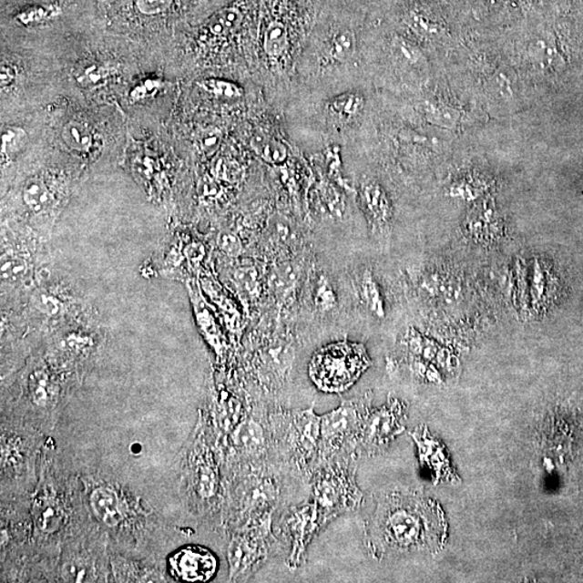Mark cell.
<instances>
[{
  "mask_svg": "<svg viewBox=\"0 0 583 583\" xmlns=\"http://www.w3.org/2000/svg\"><path fill=\"white\" fill-rule=\"evenodd\" d=\"M319 2L322 5V7H324V5H330V7L367 10L374 0H319Z\"/></svg>",
  "mask_w": 583,
  "mask_h": 583,
  "instance_id": "8d00e7d4",
  "label": "cell"
},
{
  "mask_svg": "<svg viewBox=\"0 0 583 583\" xmlns=\"http://www.w3.org/2000/svg\"><path fill=\"white\" fill-rule=\"evenodd\" d=\"M27 141V132L19 126H5L2 129V159L9 161L20 153Z\"/></svg>",
  "mask_w": 583,
  "mask_h": 583,
  "instance_id": "83f0119b",
  "label": "cell"
},
{
  "mask_svg": "<svg viewBox=\"0 0 583 583\" xmlns=\"http://www.w3.org/2000/svg\"><path fill=\"white\" fill-rule=\"evenodd\" d=\"M236 281L246 293L254 296L259 291L258 271L254 268H240L235 273Z\"/></svg>",
  "mask_w": 583,
  "mask_h": 583,
  "instance_id": "d6a6232c",
  "label": "cell"
},
{
  "mask_svg": "<svg viewBox=\"0 0 583 583\" xmlns=\"http://www.w3.org/2000/svg\"><path fill=\"white\" fill-rule=\"evenodd\" d=\"M312 296L314 306L320 312H328L333 311L337 305V296L333 285L323 273H320L314 279Z\"/></svg>",
  "mask_w": 583,
  "mask_h": 583,
  "instance_id": "4316f807",
  "label": "cell"
},
{
  "mask_svg": "<svg viewBox=\"0 0 583 583\" xmlns=\"http://www.w3.org/2000/svg\"><path fill=\"white\" fill-rule=\"evenodd\" d=\"M445 2H446L447 4H450L453 5V7L458 9V10H463L465 7H471L472 5H474L476 0H445Z\"/></svg>",
  "mask_w": 583,
  "mask_h": 583,
  "instance_id": "60d3db41",
  "label": "cell"
},
{
  "mask_svg": "<svg viewBox=\"0 0 583 583\" xmlns=\"http://www.w3.org/2000/svg\"><path fill=\"white\" fill-rule=\"evenodd\" d=\"M371 364L363 345L341 341L314 353L309 364V375L322 392L342 394L353 386Z\"/></svg>",
  "mask_w": 583,
  "mask_h": 583,
  "instance_id": "ba28073f",
  "label": "cell"
},
{
  "mask_svg": "<svg viewBox=\"0 0 583 583\" xmlns=\"http://www.w3.org/2000/svg\"><path fill=\"white\" fill-rule=\"evenodd\" d=\"M35 520L42 532L51 534L56 532L64 520V511L60 504L54 498H42L34 508Z\"/></svg>",
  "mask_w": 583,
  "mask_h": 583,
  "instance_id": "603a6c76",
  "label": "cell"
},
{
  "mask_svg": "<svg viewBox=\"0 0 583 583\" xmlns=\"http://www.w3.org/2000/svg\"><path fill=\"white\" fill-rule=\"evenodd\" d=\"M63 576L69 582H83L90 577V568L83 561L69 562L64 567Z\"/></svg>",
  "mask_w": 583,
  "mask_h": 583,
  "instance_id": "e575fe53",
  "label": "cell"
},
{
  "mask_svg": "<svg viewBox=\"0 0 583 583\" xmlns=\"http://www.w3.org/2000/svg\"><path fill=\"white\" fill-rule=\"evenodd\" d=\"M321 8L319 0H259L256 80L280 113L294 95L296 63Z\"/></svg>",
  "mask_w": 583,
  "mask_h": 583,
  "instance_id": "7a4b0ae2",
  "label": "cell"
},
{
  "mask_svg": "<svg viewBox=\"0 0 583 583\" xmlns=\"http://www.w3.org/2000/svg\"><path fill=\"white\" fill-rule=\"evenodd\" d=\"M542 282H545V280L544 277H542L541 268L537 262V264H536L534 268L533 287L535 295L540 296L542 294V292H544V285H542Z\"/></svg>",
  "mask_w": 583,
  "mask_h": 583,
  "instance_id": "ab89813d",
  "label": "cell"
},
{
  "mask_svg": "<svg viewBox=\"0 0 583 583\" xmlns=\"http://www.w3.org/2000/svg\"><path fill=\"white\" fill-rule=\"evenodd\" d=\"M259 0H231L209 15L196 27L201 55L244 46L258 56Z\"/></svg>",
  "mask_w": 583,
  "mask_h": 583,
  "instance_id": "8992f818",
  "label": "cell"
},
{
  "mask_svg": "<svg viewBox=\"0 0 583 583\" xmlns=\"http://www.w3.org/2000/svg\"><path fill=\"white\" fill-rule=\"evenodd\" d=\"M195 483L197 493L202 499H211L217 494L218 474L208 453L201 455L198 460Z\"/></svg>",
  "mask_w": 583,
  "mask_h": 583,
  "instance_id": "484cf974",
  "label": "cell"
},
{
  "mask_svg": "<svg viewBox=\"0 0 583 583\" xmlns=\"http://www.w3.org/2000/svg\"><path fill=\"white\" fill-rule=\"evenodd\" d=\"M358 197L361 209L372 226L384 229L393 217L392 200L384 186L370 175L363 174L358 180Z\"/></svg>",
  "mask_w": 583,
  "mask_h": 583,
  "instance_id": "9a60e30c",
  "label": "cell"
},
{
  "mask_svg": "<svg viewBox=\"0 0 583 583\" xmlns=\"http://www.w3.org/2000/svg\"><path fill=\"white\" fill-rule=\"evenodd\" d=\"M294 281L295 272L291 266L280 267L275 273H272L271 284L277 293H285V292H288Z\"/></svg>",
  "mask_w": 583,
  "mask_h": 583,
  "instance_id": "836d02e7",
  "label": "cell"
},
{
  "mask_svg": "<svg viewBox=\"0 0 583 583\" xmlns=\"http://www.w3.org/2000/svg\"><path fill=\"white\" fill-rule=\"evenodd\" d=\"M220 248L225 253L236 256L240 253L241 244L239 239L232 235H226L220 239Z\"/></svg>",
  "mask_w": 583,
  "mask_h": 583,
  "instance_id": "f35d334b",
  "label": "cell"
},
{
  "mask_svg": "<svg viewBox=\"0 0 583 583\" xmlns=\"http://www.w3.org/2000/svg\"><path fill=\"white\" fill-rule=\"evenodd\" d=\"M415 107L422 118L431 126L440 127L443 129H453L458 125L459 112L450 105L425 98V100L418 102Z\"/></svg>",
  "mask_w": 583,
  "mask_h": 583,
  "instance_id": "d6986e66",
  "label": "cell"
},
{
  "mask_svg": "<svg viewBox=\"0 0 583 583\" xmlns=\"http://www.w3.org/2000/svg\"><path fill=\"white\" fill-rule=\"evenodd\" d=\"M35 307L46 316H56L61 311V302L49 294L38 293L33 297Z\"/></svg>",
  "mask_w": 583,
  "mask_h": 583,
  "instance_id": "d590c367",
  "label": "cell"
},
{
  "mask_svg": "<svg viewBox=\"0 0 583 583\" xmlns=\"http://www.w3.org/2000/svg\"><path fill=\"white\" fill-rule=\"evenodd\" d=\"M323 527L319 510L313 501L292 506L285 512L278 529L290 545L287 558L290 569L299 568L305 563L309 544Z\"/></svg>",
  "mask_w": 583,
  "mask_h": 583,
  "instance_id": "7c38bea8",
  "label": "cell"
},
{
  "mask_svg": "<svg viewBox=\"0 0 583 583\" xmlns=\"http://www.w3.org/2000/svg\"><path fill=\"white\" fill-rule=\"evenodd\" d=\"M355 459L335 456L322 460L309 479L323 527L363 504V494L355 482Z\"/></svg>",
  "mask_w": 583,
  "mask_h": 583,
  "instance_id": "52a82bcc",
  "label": "cell"
},
{
  "mask_svg": "<svg viewBox=\"0 0 583 583\" xmlns=\"http://www.w3.org/2000/svg\"><path fill=\"white\" fill-rule=\"evenodd\" d=\"M445 538L446 522L440 506L416 493L383 496L364 524V545L376 559L436 553Z\"/></svg>",
  "mask_w": 583,
  "mask_h": 583,
  "instance_id": "277c9868",
  "label": "cell"
},
{
  "mask_svg": "<svg viewBox=\"0 0 583 583\" xmlns=\"http://www.w3.org/2000/svg\"><path fill=\"white\" fill-rule=\"evenodd\" d=\"M374 89L363 85L329 97L292 98L281 113L285 130L308 148L358 149L373 137Z\"/></svg>",
  "mask_w": 583,
  "mask_h": 583,
  "instance_id": "3957f363",
  "label": "cell"
},
{
  "mask_svg": "<svg viewBox=\"0 0 583 583\" xmlns=\"http://www.w3.org/2000/svg\"><path fill=\"white\" fill-rule=\"evenodd\" d=\"M27 272L26 260L20 256H5L2 261V278L5 281L16 282L23 279Z\"/></svg>",
  "mask_w": 583,
  "mask_h": 583,
  "instance_id": "1f68e13d",
  "label": "cell"
},
{
  "mask_svg": "<svg viewBox=\"0 0 583 583\" xmlns=\"http://www.w3.org/2000/svg\"><path fill=\"white\" fill-rule=\"evenodd\" d=\"M371 406L369 394L342 401L336 410L320 416L319 463L335 456L357 457L361 427Z\"/></svg>",
  "mask_w": 583,
  "mask_h": 583,
  "instance_id": "9c48e42d",
  "label": "cell"
},
{
  "mask_svg": "<svg viewBox=\"0 0 583 583\" xmlns=\"http://www.w3.org/2000/svg\"><path fill=\"white\" fill-rule=\"evenodd\" d=\"M545 0H476V15L495 21L536 20Z\"/></svg>",
  "mask_w": 583,
  "mask_h": 583,
  "instance_id": "2e32d148",
  "label": "cell"
},
{
  "mask_svg": "<svg viewBox=\"0 0 583 583\" xmlns=\"http://www.w3.org/2000/svg\"><path fill=\"white\" fill-rule=\"evenodd\" d=\"M61 15L62 8L60 5L36 4L29 5L27 7L21 9L15 16V20L22 26L32 27L56 20Z\"/></svg>",
  "mask_w": 583,
  "mask_h": 583,
  "instance_id": "d4e9b609",
  "label": "cell"
},
{
  "mask_svg": "<svg viewBox=\"0 0 583 583\" xmlns=\"http://www.w3.org/2000/svg\"><path fill=\"white\" fill-rule=\"evenodd\" d=\"M273 515L249 523L246 530L233 537L227 551L230 578L239 579L255 573L271 557L277 538L272 533Z\"/></svg>",
  "mask_w": 583,
  "mask_h": 583,
  "instance_id": "30bf717a",
  "label": "cell"
},
{
  "mask_svg": "<svg viewBox=\"0 0 583 583\" xmlns=\"http://www.w3.org/2000/svg\"><path fill=\"white\" fill-rule=\"evenodd\" d=\"M271 454L276 463L309 482L319 465L320 416L313 406L268 415Z\"/></svg>",
  "mask_w": 583,
  "mask_h": 583,
  "instance_id": "5b68a950",
  "label": "cell"
},
{
  "mask_svg": "<svg viewBox=\"0 0 583 583\" xmlns=\"http://www.w3.org/2000/svg\"><path fill=\"white\" fill-rule=\"evenodd\" d=\"M404 406L398 400H389L387 404L376 410L371 405L361 427L357 457L382 451L404 430Z\"/></svg>",
  "mask_w": 583,
  "mask_h": 583,
  "instance_id": "8fae6325",
  "label": "cell"
},
{
  "mask_svg": "<svg viewBox=\"0 0 583 583\" xmlns=\"http://www.w3.org/2000/svg\"><path fill=\"white\" fill-rule=\"evenodd\" d=\"M115 72V69L107 63L90 62L76 68L74 78L81 87L92 89V87L107 84Z\"/></svg>",
  "mask_w": 583,
  "mask_h": 583,
  "instance_id": "cb8c5ba5",
  "label": "cell"
},
{
  "mask_svg": "<svg viewBox=\"0 0 583 583\" xmlns=\"http://www.w3.org/2000/svg\"><path fill=\"white\" fill-rule=\"evenodd\" d=\"M29 392L35 404L46 407L51 398L49 377L43 371L35 372L29 378Z\"/></svg>",
  "mask_w": 583,
  "mask_h": 583,
  "instance_id": "f1b7e54d",
  "label": "cell"
},
{
  "mask_svg": "<svg viewBox=\"0 0 583 583\" xmlns=\"http://www.w3.org/2000/svg\"><path fill=\"white\" fill-rule=\"evenodd\" d=\"M23 201L35 213L45 212L57 202L54 180L36 175L27 180L22 190Z\"/></svg>",
  "mask_w": 583,
  "mask_h": 583,
  "instance_id": "e0dca14e",
  "label": "cell"
},
{
  "mask_svg": "<svg viewBox=\"0 0 583 583\" xmlns=\"http://www.w3.org/2000/svg\"><path fill=\"white\" fill-rule=\"evenodd\" d=\"M233 445L244 456L253 462L259 464L267 462L271 454L268 416L264 421H261L255 415L243 419L233 434Z\"/></svg>",
  "mask_w": 583,
  "mask_h": 583,
  "instance_id": "5bb4252c",
  "label": "cell"
},
{
  "mask_svg": "<svg viewBox=\"0 0 583 583\" xmlns=\"http://www.w3.org/2000/svg\"><path fill=\"white\" fill-rule=\"evenodd\" d=\"M61 137L69 148L80 154L90 153L95 144V131L87 122L72 119L64 125Z\"/></svg>",
  "mask_w": 583,
  "mask_h": 583,
  "instance_id": "ffe728a7",
  "label": "cell"
},
{
  "mask_svg": "<svg viewBox=\"0 0 583 583\" xmlns=\"http://www.w3.org/2000/svg\"><path fill=\"white\" fill-rule=\"evenodd\" d=\"M166 83L159 77H148L139 81L130 91V101L138 103L154 97L165 89Z\"/></svg>",
  "mask_w": 583,
  "mask_h": 583,
  "instance_id": "4dcf8cb0",
  "label": "cell"
},
{
  "mask_svg": "<svg viewBox=\"0 0 583 583\" xmlns=\"http://www.w3.org/2000/svg\"><path fill=\"white\" fill-rule=\"evenodd\" d=\"M197 86L215 100L225 102L241 100L246 93L244 87L237 81L220 77L201 78L197 81Z\"/></svg>",
  "mask_w": 583,
  "mask_h": 583,
  "instance_id": "7402d4cb",
  "label": "cell"
},
{
  "mask_svg": "<svg viewBox=\"0 0 583 583\" xmlns=\"http://www.w3.org/2000/svg\"><path fill=\"white\" fill-rule=\"evenodd\" d=\"M90 503L96 517L107 527H117L124 520V509L113 489L98 487L92 493Z\"/></svg>",
  "mask_w": 583,
  "mask_h": 583,
  "instance_id": "ac0fdd59",
  "label": "cell"
},
{
  "mask_svg": "<svg viewBox=\"0 0 583 583\" xmlns=\"http://www.w3.org/2000/svg\"><path fill=\"white\" fill-rule=\"evenodd\" d=\"M358 293L361 302L372 314L384 317V299L381 288L371 270H364L358 279Z\"/></svg>",
  "mask_w": 583,
  "mask_h": 583,
  "instance_id": "44dd1931",
  "label": "cell"
},
{
  "mask_svg": "<svg viewBox=\"0 0 583 583\" xmlns=\"http://www.w3.org/2000/svg\"><path fill=\"white\" fill-rule=\"evenodd\" d=\"M366 14L367 10L345 7L321 8L296 63L291 100L329 97L370 85L364 56Z\"/></svg>",
  "mask_w": 583,
  "mask_h": 583,
  "instance_id": "6da1fadb",
  "label": "cell"
},
{
  "mask_svg": "<svg viewBox=\"0 0 583 583\" xmlns=\"http://www.w3.org/2000/svg\"><path fill=\"white\" fill-rule=\"evenodd\" d=\"M170 568L180 581H209L217 573L218 561L213 554L200 547H188L170 558Z\"/></svg>",
  "mask_w": 583,
  "mask_h": 583,
  "instance_id": "4fadbf2b",
  "label": "cell"
},
{
  "mask_svg": "<svg viewBox=\"0 0 583 583\" xmlns=\"http://www.w3.org/2000/svg\"><path fill=\"white\" fill-rule=\"evenodd\" d=\"M112 2L113 0H98V4L101 5L102 8H107Z\"/></svg>",
  "mask_w": 583,
  "mask_h": 583,
  "instance_id": "b9f144b4",
  "label": "cell"
},
{
  "mask_svg": "<svg viewBox=\"0 0 583 583\" xmlns=\"http://www.w3.org/2000/svg\"><path fill=\"white\" fill-rule=\"evenodd\" d=\"M17 77L16 68L14 64L7 62L2 64V72H0V81H2V90H8L13 87Z\"/></svg>",
  "mask_w": 583,
  "mask_h": 583,
  "instance_id": "74e56055",
  "label": "cell"
},
{
  "mask_svg": "<svg viewBox=\"0 0 583 583\" xmlns=\"http://www.w3.org/2000/svg\"><path fill=\"white\" fill-rule=\"evenodd\" d=\"M177 0H133L134 9L145 17L166 15L174 9Z\"/></svg>",
  "mask_w": 583,
  "mask_h": 583,
  "instance_id": "f546056e",
  "label": "cell"
}]
</instances>
